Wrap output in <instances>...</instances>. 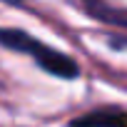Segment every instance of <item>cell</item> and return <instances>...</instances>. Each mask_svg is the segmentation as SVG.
<instances>
[{
  "instance_id": "obj_1",
  "label": "cell",
  "mask_w": 127,
  "mask_h": 127,
  "mask_svg": "<svg viewBox=\"0 0 127 127\" xmlns=\"http://www.w3.org/2000/svg\"><path fill=\"white\" fill-rule=\"evenodd\" d=\"M0 45L13 50V52H20V55H28L35 60V65L60 80H75L80 75V67H77V62L65 55V52H60L50 45H45L42 40L32 37L30 32L25 30H18V28H0Z\"/></svg>"
},
{
  "instance_id": "obj_2",
  "label": "cell",
  "mask_w": 127,
  "mask_h": 127,
  "mask_svg": "<svg viewBox=\"0 0 127 127\" xmlns=\"http://www.w3.org/2000/svg\"><path fill=\"white\" fill-rule=\"evenodd\" d=\"M70 127H127V112L117 107H100L70 120Z\"/></svg>"
}]
</instances>
